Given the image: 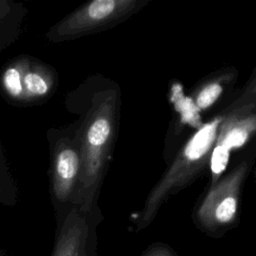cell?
Here are the masks:
<instances>
[{"label":"cell","mask_w":256,"mask_h":256,"mask_svg":"<svg viewBox=\"0 0 256 256\" xmlns=\"http://www.w3.org/2000/svg\"><path fill=\"white\" fill-rule=\"evenodd\" d=\"M81 173V151L78 136L60 135L52 143L51 194L56 218L73 207Z\"/></svg>","instance_id":"6da1fadb"},{"label":"cell","mask_w":256,"mask_h":256,"mask_svg":"<svg viewBox=\"0 0 256 256\" xmlns=\"http://www.w3.org/2000/svg\"><path fill=\"white\" fill-rule=\"evenodd\" d=\"M95 223L90 213L76 207L57 218L54 245L50 256H96Z\"/></svg>","instance_id":"7a4b0ae2"},{"label":"cell","mask_w":256,"mask_h":256,"mask_svg":"<svg viewBox=\"0 0 256 256\" xmlns=\"http://www.w3.org/2000/svg\"><path fill=\"white\" fill-rule=\"evenodd\" d=\"M119 3L114 0H95L66 16L47 33L52 42L67 41L107 22L118 10Z\"/></svg>","instance_id":"3957f363"},{"label":"cell","mask_w":256,"mask_h":256,"mask_svg":"<svg viewBox=\"0 0 256 256\" xmlns=\"http://www.w3.org/2000/svg\"><path fill=\"white\" fill-rule=\"evenodd\" d=\"M22 64L23 100L32 101L49 94L54 80L46 67L40 64Z\"/></svg>","instance_id":"277c9868"},{"label":"cell","mask_w":256,"mask_h":256,"mask_svg":"<svg viewBox=\"0 0 256 256\" xmlns=\"http://www.w3.org/2000/svg\"><path fill=\"white\" fill-rule=\"evenodd\" d=\"M217 124L218 121L209 123L194 135L186 149L187 155L190 159H197L207 151L215 137Z\"/></svg>","instance_id":"5b68a950"},{"label":"cell","mask_w":256,"mask_h":256,"mask_svg":"<svg viewBox=\"0 0 256 256\" xmlns=\"http://www.w3.org/2000/svg\"><path fill=\"white\" fill-rule=\"evenodd\" d=\"M2 85L11 98L16 100H23L22 88V64L17 61L10 64L2 75Z\"/></svg>","instance_id":"8992f818"},{"label":"cell","mask_w":256,"mask_h":256,"mask_svg":"<svg viewBox=\"0 0 256 256\" xmlns=\"http://www.w3.org/2000/svg\"><path fill=\"white\" fill-rule=\"evenodd\" d=\"M229 159V149L225 145H218L215 147L212 159H211V169L215 174L221 173L228 163Z\"/></svg>","instance_id":"52a82bcc"},{"label":"cell","mask_w":256,"mask_h":256,"mask_svg":"<svg viewBox=\"0 0 256 256\" xmlns=\"http://www.w3.org/2000/svg\"><path fill=\"white\" fill-rule=\"evenodd\" d=\"M221 93V87L218 84H212L205 89L202 90V92L199 94L197 98V104L200 108H206L210 106L220 95Z\"/></svg>","instance_id":"ba28073f"},{"label":"cell","mask_w":256,"mask_h":256,"mask_svg":"<svg viewBox=\"0 0 256 256\" xmlns=\"http://www.w3.org/2000/svg\"><path fill=\"white\" fill-rule=\"evenodd\" d=\"M140 256H178L174 248L162 242H156L149 245Z\"/></svg>","instance_id":"9c48e42d"},{"label":"cell","mask_w":256,"mask_h":256,"mask_svg":"<svg viewBox=\"0 0 256 256\" xmlns=\"http://www.w3.org/2000/svg\"><path fill=\"white\" fill-rule=\"evenodd\" d=\"M246 132L242 129H235L232 130L224 139L223 141V145H225L229 150L234 147V146H240L241 144L244 143L245 139H246Z\"/></svg>","instance_id":"30bf717a"},{"label":"cell","mask_w":256,"mask_h":256,"mask_svg":"<svg viewBox=\"0 0 256 256\" xmlns=\"http://www.w3.org/2000/svg\"><path fill=\"white\" fill-rule=\"evenodd\" d=\"M7 179L2 177L0 171V203L10 205L15 202V190L8 188Z\"/></svg>","instance_id":"8fae6325"},{"label":"cell","mask_w":256,"mask_h":256,"mask_svg":"<svg viewBox=\"0 0 256 256\" xmlns=\"http://www.w3.org/2000/svg\"><path fill=\"white\" fill-rule=\"evenodd\" d=\"M0 256H5V254L0 250Z\"/></svg>","instance_id":"7c38bea8"}]
</instances>
